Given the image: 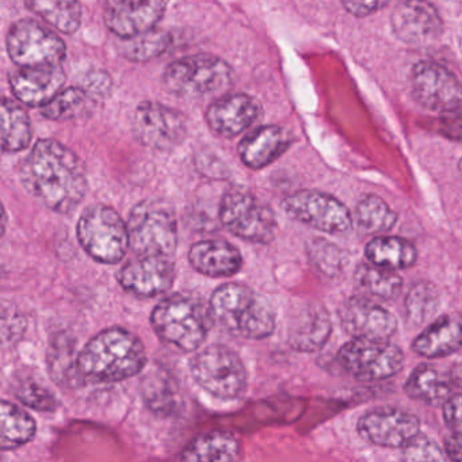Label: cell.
Returning a JSON list of instances; mask_svg holds the SVG:
<instances>
[{
	"label": "cell",
	"instance_id": "1",
	"mask_svg": "<svg viewBox=\"0 0 462 462\" xmlns=\"http://www.w3.org/2000/svg\"><path fill=\"white\" fill-rule=\"evenodd\" d=\"M20 175L37 201L61 215L74 212L88 191L85 164L56 140H39L23 159Z\"/></svg>",
	"mask_w": 462,
	"mask_h": 462
},
{
	"label": "cell",
	"instance_id": "2",
	"mask_svg": "<svg viewBox=\"0 0 462 462\" xmlns=\"http://www.w3.org/2000/svg\"><path fill=\"white\" fill-rule=\"evenodd\" d=\"M147 364L142 340L120 327L105 329L93 337L78 356L83 380L117 383L139 374Z\"/></svg>",
	"mask_w": 462,
	"mask_h": 462
},
{
	"label": "cell",
	"instance_id": "3",
	"mask_svg": "<svg viewBox=\"0 0 462 462\" xmlns=\"http://www.w3.org/2000/svg\"><path fill=\"white\" fill-rule=\"evenodd\" d=\"M212 320L226 332L245 339L272 337L275 312L269 300L242 283H224L213 291L209 301Z\"/></svg>",
	"mask_w": 462,
	"mask_h": 462
},
{
	"label": "cell",
	"instance_id": "4",
	"mask_svg": "<svg viewBox=\"0 0 462 462\" xmlns=\"http://www.w3.org/2000/svg\"><path fill=\"white\" fill-rule=\"evenodd\" d=\"M209 307L199 297L177 293L162 300L151 315L156 335L167 345L193 353L201 347L212 328Z\"/></svg>",
	"mask_w": 462,
	"mask_h": 462
},
{
	"label": "cell",
	"instance_id": "5",
	"mask_svg": "<svg viewBox=\"0 0 462 462\" xmlns=\"http://www.w3.org/2000/svg\"><path fill=\"white\" fill-rule=\"evenodd\" d=\"M129 248L137 256L171 258L178 245V224L170 202L148 199L132 209L126 223Z\"/></svg>",
	"mask_w": 462,
	"mask_h": 462
},
{
	"label": "cell",
	"instance_id": "6",
	"mask_svg": "<svg viewBox=\"0 0 462 462\" xmlns=\"http://www.w3.org/2000/svg\"><path fill=\"white\" fill-rule=\"evenodd\" d=\"M162 82L169 93L180 98H207L231 88L234 69L217 56H186L167 67Z\"/></svg>",
	"mask_w": 462,
	"mask_h": 462
},
{
	"label": "cell",
	"instance_id": "7",
	"mask_svg": "<svg viewBox=\"0 0 462 462\" xmlns=\"http://www.w3.org/2000/svg\"><path fill=\"white\" fill-rule=\"evenodd\" d=\"M189 367L193 380L213 397L236 400L247 391L245 362L228 346H207L191 358Z\"/></svg>",
	"mask_w": 462,
	"mask_h": 462
},
{
	"label": "cell",
	"instance_id": "8",
	"mask_svg": "<svg viewBox=\"0 0 462 462\" xmlns=\"http://www.w3.org/2000/svg\"><path fill=\"white\" fill-rule=\"evenodd\" d=\"M77 235L86 253L101 263H120L129 250L126 223L106 205L86 209L78 221Z\"/></svg>",
	"mask_w": 462,
	"mask_h": 462
},
{
	"label": "cell",
	"instance_id": "9",
	"mask_svg": "<svg viewBox=\"0 0 462 462\" xmlns=\"http://www.w3.org/2000/svg\"><path fill=\"white\" fill-rule=\"evenodd\" d=\"M220 220L232 235L251 243L266 245L277 231L272 208L243 189H231L224 194Z\"/></svg>",
	"mask_w": 462,
	"mask_h": 462
},
{
	"label": "cell",
	"instance_id": "10",
	"mask_svg": "<svg viewBox=\"0 0 462 462\" xmlns=\"http://www.w3.org/2000/svg\"><path fill=\"white\" fill-rule=\"evenodd\" d=\"M340 367L358 381H383L404 367V353L399 346L380 340L353 339L337 351Z\"/></svg>",
	"mask_w": 462,
	"mask_h": 462
},
{
	"label": "cell",
	"instance_id": "11",
	"mask_svg": "<svg viewBox=\"0 0 462 462\" xmlns=\"http://www.w3.org/2000/svg\"><path fill=\"white\" fill-rule=\"evenodd\" d=\"M6 44L10 59L20 69L60 66L66 60L67 48L63 40L33 20H21L12 25Z\"/></svg>",
	"mask_w": 462,
	"mask_h": 462
},
{
	"label": "cell",
	"instance_id": "12",
	"mask_svg": "<svg viewBox=\"0 0 462 462\" xmlns=\"http://www.w3.org/2000/svg\"><path fill=\"white\" fill-rule=\"evenodd\" d=\"M282 209L294 220L329 235L345 234L353 226L347 207L321 191H297L283 199Z\"/></svg>",
	"mask_w": 462,
	"mask_h": 462
},
{
	"label": "cell",
	"instance_id": "13",
	"mask_svg": "<svg viewBox=\"0 0 462 462\" xmlns=\"http://www.w3.org/2000/svg\"><path fill=\"white\" fill-rule=\"evenodd\" d=\"M134 136L152 150L169 152L185 142L188 124L182 113L159 102H143L132 120Z\"/></svg>",
	"mask_w": 462,
	"mask_h": 462
},
{
	"label": "cell",
	"instance_id": "14",
	"mask_svg": "<svg viewBox=\"0 0 462 462\" xmlns=\"http://www.w3.org/2000/svg\"><path fill=\"white\" fill-rule=\"evenodd\" d=\"M411 90L419 105L451 115L461 107V86L456 75L434 61H420L411 72Z\"/></svg>",
	"mask_w": 462,
	"mask_h": 462
},
{
	"label": "cell",
	"instance_id": "15",
	"mask_svg": "<svg viewBox=\"0 0 462 462\" xmlns=\"http://www.w3.org/2000/svg\"><path fill=\"white\" fill-rule=\"evenodd\" d=\"M356 430L362 439L380 448H402L420 434V420L408 411L380 407L359 418Z\"/></svg>",
	"mask_w": 462,
	"mask_h": 462
},
{
	"label": "cell",
	"instance_id": "16",
	"mask_svg": "<svg viewBox=\"0 0 462 462\" xmlns=\"http://www.w3.org/2000/svg\"><path fill=\"white\" fill-rule=\"evenodd\" d=\"M340 326L353 339L388 342L397 331L393 313L366 297H350L337 310Z\"/></svg>",
	"mask_w": 462,
	"mask_h": 462
},
{
	"label": "cell",
	"instance_id": "17",
	"mask_svg": "<svg viewBox=\"0 0 462 462\" xmlns=\"http://www.w3.org/2000/svg\"><path fill=\"white\" fill-rule=\"evenodd\" d=\"M391 26L400 42L410 45H429L439 39L442 18L434 5L407 0L396 5L391 15Z\"/></svg>",
	"mask_w": 462,
	"mask_h": 462
},
{
	"label": "cell",
	"instance_id": "18",
	"mask_svg": "<svg viewBox=\"0 0 462 462\" xmlns=\"http://www.w3.org/2000/svg\"><path fill=\"white\" fill-rule=\"evenodd\" d=\"M117 278L129 293L150 299L170 291L175 280V264L166 256H137L124 264Z\"/></svg>",
	"mask_w": 462,
	"mask_h": 462
},
{
	"label": "cell",
	"instance_id": "19",
	"mask_svg": "<svg viewBox=\"0 0 462 462\" xmlns=\"http://www.w3.org/2000/svg\"><path fill=\"white\" fill-rule=\"evenodd\" d=\"M164 2L110 0L105 5L107 29L123 40L134 39L153 31L166 13Z\"/></svg>",
	"mask_w": 462,
	"mask_h": 462
},
{
	"label": "cell",
	"instance_id": "20",
	"mask_svg": "<svg viewBox=\"0 0 462 462\" xmlns=\"http://www.w3.org/2000/svg\"><path fill=\"white\" fill-rule=\"evenodd\" d=\"M261 116V104L254 97L226 94L208 107L207 123L218 136L232 139L250 129Z\"/></svg>",
	"mask_w": 462,
	"mask_h": 462
},
{
	"label": "cell",
	"instance_id": "21",
	"mask_svg": "<svg viewBox=\"0 0 462 462\" xmlns=\"http://www.w3.org/2000/svg\"><path fill=\"white\" fill-rule=\"evenodd\" d=\"M64 85L66 72L61 66L23 67L10 77L15 98L32 107H42L52 101Z\"/></svg>",
	"mask_w": 462,
	"mask_h": 462
},
{
	"label": "cell",
	"instance_id": "22",
	"mask_svg": "<svg viewBox=\"0 0 462 462\" xmlns=\"http://www.w3.org/2000/svg\"><path fill=\"white\" fill-rule=\"evenodd\" d=\"M291 143L293 136L288 129L278 125L259 126L240 142L239 156L245 166L261 170L277 161Z\"/></svg>",
	"mask_w": 462,
	"mask_h": 462
},
{
	"label": "cell",
	"instance_id": "23",
	"mask_svg": "<svg viewBox=\"0 0 462 462\" xmlns=\"http://www.w3.org/2000/svg\"><path fill=\"white\" fill-rule=\"evenodd\" d=\"M189 262L194 270L212 278L231 277L243 266L240 251L224 240H202L189 251Z\"/></svg>",
	"mask_w": 462,
	"mask_h": 462
},
{
	"label": "cell",
	"instance_id": "24",
	"mask_svg": "<svg viewBox=\"0 0 462 462\" xmlns=\"http://www.w3.org/2000/svg\"><path fill=\"white\" fill-rule=\"evenodd\" d=\"M459 348H461V324L451 316H442L430 324L412 343V350L418 356L429 359L451 356Z\"/></svg>",
	"mask_w": 462,
	"mask_h": 462
},
{
	"label": "cell",
	"instance_id": "25",
	"mask_svg": "<svg viewBox=\"0 0 462 462\" xmlns=\"http://www.w3.org/2000/svg\"><path fill=\"white\" fill-rule=\"evenodd\" d=\"M240 443L229 431H209L189 442L180 454V462H237Z\"/></svg>",
	"mask_w": 462,
	"mask_h": 462
},
{
	"label": "cell",
	"instance_id": "26",
	"mask_svg": "<svg viewBox=\"0 0 462 462\" xmlns=\"http://www.w3.org/2000/svg\"><path fill=\"white\" fill-rule=\"evenodd\" d=\"M331 328V320L323 308H308L289 327L288 343L294 350L313 353L326 345Z\"/></svg>",
	"mask_w": 462,
	"mask_h": 462
},
{
	"label": "cell",
	"instance_id": "27",
	"mask_svg": "<svg viewBox=\"0 0 462 462\" xmlns=\"http://www.w3.org/2000/svg\"><path fill=\"white\" fill-rule=\"evenodd\" d=\"M32 136L33 129L28 112L14 99L0 97V152L26 150Z\"/></svg>",
	"mask_w": 462,
	"mask_h": 462
},
{
	"label": "cell",
	"instance_id": "28",
	"mask_svg": "<svg viewBox=\"0 0 462 462\" xmlns=\"http://www.w3.org/2000/svg\"><path fill=\"white\" fill-rule=\"evenodd\" d=\"M404 392L415 402L439 407L453 393V383L432 365L416 366L404 383Z\"/></svg>",
	"mask_w": 462,
	"mask_h": 462
},
{
	"label": "cell",
	"instance_id": "29",
	"mask_svg": "<svg viewBox=\"0 0 462 462\" xmlns=\"http://www.w3.org/2000/svg\"><path fill=\"white\" fill-rule=\"evenodd\" d=\"M365 254L373 266L394 273L413 266L418 259L416 248L408 240L394 236L370 240Z\"/></svg>",
	"mask_w": 462,
	"mask_h": 462
},
{
	"label": "cell",
	"instance_id": "30",
	"mask_svg": "<svg viewBox=\"0 0 462 462\" xmlns=\"http://www.w3.org/2000/svg\"><path fill=\"white\" fill-rule=\"evenodd\" d=\"M36 435V421L26 411L0 400V450H14L31 442Z\"/></svg>",
	"mask_w": 462,
	"mask_h": 462
},
{
	"label": "cell",
	"instance_id": "31",
	"mask_svg": "<svg viewBox=\"0 0 462 462\" xmlns=\"http://www.w3.org/2000/svg\"><path fill=\"white\" fill-rule=\"evenodd\" d=\"M354 281L356 289L369 300L389 301L399 296L402 289V280L397 273L370 263H361L356 267Z\"/></svg>",
	"mask_w": 462,
	"mask_h": 462
},
{
	"label": "cell",
	"instance_id": "32",
	"mask_svg": "<svg viewBox=\"0 0 462 462\" xmlns=\"http://www.w3.org/2000/svg\"><path fill=\"white\" fill-rule=\"evenodd\" d=\"M26 7L55 26L61 33L74 34L82 23V6L72 0H32Z\"/></svg>",
	"mask_w": 462,
	"mask_h": 462
},
{
	"label": "cell",
	"instance_id": "33",
	"mask_svg": "<svg viewBox=\"0 0 462 462\" xmlns=\"http://www.w3.org/2000/svg\"><path fill=\"white\" fill-rule=\"evenodd\" d=\"M356 223L366 235L385 234L393 228L397 215L383 199L378 196H365L356 208Z\"/></svg>",
	"mask_w": 462,
	"mask_h": 462
},
{
	"label": "cell",
	"instance_id": "34",
	"mask_svg": "<svg viewBox=\"0 0 462 462\" xmlns=\"http://www.w3.org/2000/svg\"><path fill=\"white\" fill-rule=\"evenodd\" d=\"M170 45H171V34L169 32L153 29L142 36L123 40L118 45V52L126 60L145 63L163 55Z\"/></svg>",
	"mask_w": 462,
	"mask_h": 462
},
{
	"label": "cell",
	"instance_id": "35",
	"mask_svg": "<svg viewBox=\"0 0 462 462\" xmlns=\"http://www.w3.org/2000/svg\"><path fill=\"white\" fill-rule=\"evenodd\" d=\"M50 369L55 381L64 386L74 385L83 380L78 369L74 340L69 337H56L50 348Z\"/></svg>",
	"mask_w": 462,
	"mask_h": 462
},
{
	"label": "cell",
	"instance_id": "36",
	"mask_svg": "<svg viewBox=\"0 0 462 462\" xmlns=\"http://www.w3.org/2000/svg\"><path fill=\"white\" fill-rule=\"evenodd\" d=\"M438 289L427 281L415 282L405 297V313L413 326H420L432 318L439 308Z\"/></svg>",
	"mask_w": 462,
	"mask_h": 462
},
{
	"label": "cell",
	"instance_id": "37",
	"mask_svg": "<svg viewBox=\"0 0 462 462\" xmlns=\"http://www.w3.org/2000/svg\"><path fill=\"white\" fill-rule=\"evenodd\" d=\"M88 106V97L83 88H63L52 101L42 107V115L52 121H67L82 115Z\"/></svg>",
	"mask_w": 462,
	"mask_h": 462
},
{
	"label": "cell",
	"instance_id": "38",
	"mask_svg": "<svg viewBox=\"0 0 462 462\" xmlns=\"http://www.w3.org/2000/svg\"><path fill=\"white\" fill-rule=\"evenodd\" d=\"M14 393L26 407L42 412H52L58 408V400L52 392L32 377H20L14 383Z\"/></svg>",
	"mask_w": 462,
	"mask_h": 462
},
{
	"label": "cell",
	"instance_id": "39",
	"mask_svg": "<svg viewBox=\"0 0 462 462\" xmlns=\"http://www.w3.org/2000/svg\"><path fill=\"white\" fill-rule=\"evenodd\" d=\"M308 255L324 274L335 275L345 267L346 259L342 251L326 240L316 239L308 243Z\"/></svg>",
	"mask_w": 462,
	"mask_h": 462
},
{
	"label": "cell",
	"instance_id": "40",
	"mask_svg": "<svg viewBox=\"0 0 462 462\" xmlns=\"http://www.w3.org/2000/svg\"><path fill=\"white\" fill-rule=\"evenodd\" d=\"M145 400L156 412H170L177 405V393L163 375H151L145 383Z\"/></svg>",
	"mask_w": 462,
	"mask_h": 462
},
{
	"label": "cell",
	"instance_id": "41",
	"mask_svg": "<svg viewBox=\"0 0 462 462\" xmlns=\"http://www.w3.org/2000/svg\"><path fill=\"white\" fill-rule=\"evenodd\" d=\"M402 462H448L445 453L437 442L418 434L402 448Z\"/></svg>",
	"mask_w": 462,
	"mask_h": 462
},
{
	"label": "cell",
	"instance_id": "42",
	"mask_svg": "<svg viewBox=\"0 0 462 462\" xmlns=\"http://www.w3.org/2000/svg\"><path fill=\"white\" fill-rule=\"evenodd\" d=\"M443 420L451 434H461V396L451 394L442 404Z\"/></svg>",
	"mask_w": 462,
	"mask_h": 462
},
{
	"label": "cell",
	"instance_id": "43",
	"mask_svg": "<svg viewBox=\"0 0 462 462\" xmlns=\"http://www.w3.org/2000/svg\"><path fill=\"white\" fill-rule=\"evenodd\" d=\"M112 78L101 69L88 72L85 78L86 90L96 96H107L112 90Z\"/></svg>",
	"mask_w": 462,
	"mask_h": 462
},
{
	"label": "cell",
	"instance_id": "44",
	"mask_svg": "<svg viewBox=\"0 0 462 462\" xmlns=\"http://www.w3.org/2000/svg\"><path fill=\"white\" fill-rule=\"evenodd\" d=\"M386 2H343V7L354 17L364 18L386 6Z\"/></svg>",
	"mask_w": 462,
	"mask_h": 462
},
{
	"label": "cell",
	"instance_id": "45",
	"mask_svg": "<svg viewBox=\"0 0 462 462\" xmlns=\"http://www.w3.org/2000/svg\"><path fill=\"white\" fill-rule=\"evenodd\" d=\"M445 453L448 461L461 462V434H451L445 440Z\"/></svg>",
	"mask_w": 462,
	"mask_h": 462
},
{
	"label": "cell",
	"instance_id": "46",
	"mask_svg": "<svg viewBox=\"0 0 462 462\" xmlns=\"http://www.w3.org/2000/svg\"><path fill=\"white\" fill-rule=\"evenodd\" d=\"M7 226V213L6 209H5L4 202L0 199V237L4 236L5 232H6Z\"/></svg>",
	"mask_w": 462,
	"mask_h": 462
}]
</instances>
